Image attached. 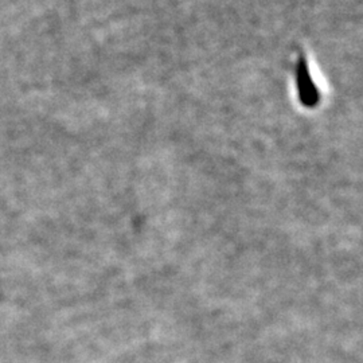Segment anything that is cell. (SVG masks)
I'll list each match as a JSON object with an SVG mask.
<instances>
[{
    "instance_id": "cell-1",
    "label": "cell",
    "mask_w": 363,
    "mask_h": 363,
    "mask_svg": "<svg viewBox=\"0 0 363 363\" xmlns=\"http://www.w3.org/2000/svg\"><path fill=\"white\" fill-rule=\"evenodd\" d=\"M295 76L300 103L307 108L316 106L319 103V91L312 79L311 72L303 54H300V58L298 60Z\"/></svg>"
}]
</instances>
